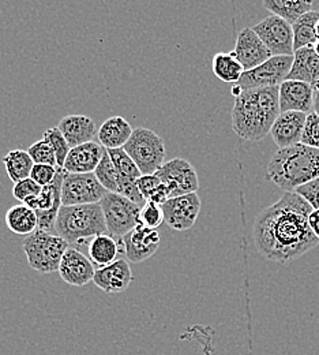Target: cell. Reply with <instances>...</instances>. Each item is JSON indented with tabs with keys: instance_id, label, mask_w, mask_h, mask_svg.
<instances>
[{
	"instance_id": "4fadbf2b",
	"label": "cell",
	"mask_w": 319,
	"mask_h": 355,
	"mask_svg": "<svg viewBox=\"0 0 319 355\" xmlns=\"http://www.w3.org/2000/svg\"><path fill=\"white\" fill-rule=\"evenodd\" d=\"M201 207L202 202L198 193L174 197L161 205L164 222L175 231H187L197 222Z\"/></svg>"
},
{
	"instance_id": "30bf717a",
	"label": "cell",
	"mask_w": 319,
	"mask_h": 355,
	"mask_svg": "<svg viewBox=\"0 0 319 355\" xmlns=\"http://www.w3.org/2000/svg\"><path fill=\"white\" fill-rule=\"evenodd\" d=\"M108 191L98 182L94 173L91 174H66L62 183V204L85 205L97 204Z\"/></svg>"
},
{
	"instance_id": "f6af8a7d",
	"label": "cell",
	"mask_w": 319,
	"mask_h": 355,
	"mask_svg": "<svg viewBox=\"0 0 319 355\" xmlns=\"http://www.w3.org/2000/svg\"><path fill=\"white\" fill-rule=\"evenodd\" d=\"M314 90H318V92H319V83H318V85H317V87H316V89H314Z\"/></svg>"
},
{
	"instance_id": "b9f144b4",
	"label": "cell",
	"mask_w": 319,
	"mask_h": 355,
	"mask_svg": "<svg viewBox=\"0 0 319 355\" xmlns=\"http://www.w3.org/2000/svg\"><path fill=\"white\" fill-rule=\"evenodd\" d=\"M313 10L319 11V0H314V8H313Z\"/></svg>"
},
{
	"instance_id": "836d02e7",
	"label": "cell",
	"mask_w": 319,
	"mask_h": 355,
	"mask_svg": "<svg viewBox=\"0 0 319 355\" xmlns=\"http://www.w3.org/2000/svg\"><path fill=\"white\" fill-rule=\"evenodd\" d=\"M139 222L149 228L157 230L164 222V214H163L161 205L153 201H146L140 208Z\"/></svg>"
},
{
	"instance_id": "4316f807",
	"label": "cell",
	"mask_w": 319,
	"mask_h": 355,
	"mask_svg": "<svg viewBox=\"0 0 319 355\" xmlns=\"http://www.w3.org/2000/svg\"><path fill=\"white\" fill-rule=\"evenodd\" d=\"M319 21V11H309L303 14L295 24H292L293 31V51L313 46L318 42L316 26Z\"/></svg>"
},
{
	"instance_id": "ffe728a7",
	"label": "cell",
	"mask_w": 319,
	"mask_h": 355,
	"mask_svg": "<svg viewBox=\"0 0 319 355\" xmlns=\"http://www.w3.org/2000/svg\"><path fill=\"white\" fill-rule=\"evenodd\" d=\"M105 148L98 142H86L70 149L64 162V170L69 174H91L100 164Z\"/></svg>"
},
{
	"instance_id": "52a82bcc",
	"label": "cell",
	"mask_w": 319,
	"mask_h": 355,
	"mask_svg": "<svg viewBox=\"0 0 319 355\" xmlns=\"http://www.w3.org/2000/svg\"><path fill=\"white\" fill-rule=\"evenodd\" d=\"M100 205L104 214L108 234L118 239H122L138 224H140L139 215L142 207L118 193L108 191L100 201Z\"/></svg>"
},
{
	"instance_id": "1f68e13d",
	"label": "cell",
	"mask_w": 319,
	"mask_h": 355,
	"mask_svg": "<svg viewBox=\"0 0 319 355\" xmlns=\"http://www.w3.org/2000/svg\"><path fill=\"white\" fill-rule=\"evenodd\" d=\"M43 138L52 146V149H53V152L56 155L57 167L63 168L64 167V162L67 159V155H69V152L71 149L70 144L67 142V139L64 138V135L59 130L57 126L46 129Z\"/></svg>"
},
{
	"instance_id": "83f0119b",
	"label": "cell",
	"mask_w": 319,
	"mask_h": 355,
	"mask_svg": "<svg viewBox=\"0 0 319 355\" xmlns=\"http://www.w3.org/2000/svg\"><path fill=\"white\" fill-rule=\"evenodd\" d=\"M212 69H213L215 76L220 81L227 83V84H236L244 73V67L237 60L233 51L216 53L213 58Z\"/></svg>"
},
{
	"instance_id": "f546056e",
	"label": "cell",
	"mask_w": 319,
	"mask_h": 355,
	"mask_svg": "<svg viewBox=\"0 0 319 355\" xmlns=\"http://www.w3.org/2000/svg\"><path fill=\"white\" fill-rule=\"evenodd\" d=\"M94 175L97 177L98 182L104 186V189L107 191L119 193L122 175L118 173L116 167L113 166L107 149H105V153H104L100 164L97 166V168L94 171Z\"/></svg>"
},
{
	"instance_id": "277c9868",
	"label": "cell",
	"mask_w": 319,
	"mask_h": 355,
	"mask_svg": "<svg viewBox=\"0 0 319 355\" xmlns=\"http://www.w3.org/2000/svg\"><path fill=\"white\" fill-rule=\"evenodd\" d=\"M55 231L70 246H88L97 235L108 232L100 202L62 207L55 224Z\"/></svg>"
},
{
	"instance_id": "60d3db41",
	"label": "cell",
	"mask_w": 319,
	"mask_h": 355,
	"mask_svg": "<svg viewBox=\"0 0 319 355\" xmlns=\"http://www.w3.org/2000/svg\"><path fill=\"white\" fill-rule=\"evenodd\" d=\"M314 112L319 116V92H314Z\"/></svg>"
},
{
	"instance_id": "7c38bea8",
	"label": "cell",
	"mask_w": 319,
	"mask_h": 355,
	"mask_svg": "<svg viewBox=\"0 0 319 355\" xmlns=\"http://www.w3.org/2000/svg\"><path fill=\"white\" fill-rule=\"evenodd\" d=\"M253 29L269 48L273 56L295 53L292 25L285 19L277 15H271L257 24Z\"/></svg>"
},
{
	"instance_id": "cb8c5ba5",
	"label": "cell",
	"mask_w": 319,
	"mask_h": 355,
	"mask_svg": "<svg viewBox=\"0 0 319 355\" xmlns=\"http://www.w3.org/2000/svg\"><path fill=\"white\" fill-rule=\"evenodd\" d=\"M131 125L123 116L108 118L98 129L97 138L105 149L123 148L133 134Z\"/></svg>"
},
{
	"instance_id": "8fae6325",
	"label": "cell",
	"mask_w": 319,
	"mask_h": 355,
	"mask_svg": "<svg viewBox=\"0 0 319 355\" xmlns=\"http://www.w3.org/2000/svg\"><path fill=\"white\" fill-rule=\"evenodd\" d=\"M156 175L160 178L163 184L167 186L171 193V198L188 193H197L199 189V178L194 166L182 157L165 162Z\"/></svg>"
},
{
	"instance_id": "e575fe53",
	"label": "cell",
	"mask_w": 319,
	"mask_h": 355,
	"mask_svg": "<svg viewBox=\"0 0 319 355\" xmlns=\"http://www.w3.org/2000/svg\"><path fill=\"white\" fill-rule=\"evenodd\" d=\"M42 190H43V186H40L32 178H26V179H22V180L14 183L12 196H14L15 200H18L21 202H25L29 198L37 197L42 193Z\"/></svg>"
},
{
	"instance_id": "6da1fadb",
	"label": "cell",
	"mask_w": 319,
	"mask_h": 355,
	"mask_svg": "<svg viewBox=\"0 0 319 355\" xmlns=\"http://www.w3.org/2000/svg\"><path fill=\"white\" fill-rule=\"evenodd\" d=\"M313 211L298 193H284L254 222L253 238L259 254L274 263L288 264L313 250L319 243L309 224Z\"/></svg>"
},
{
	"instance_id": "ba28073f",
	"label": "cell",
	"mask_w": 319,
	"mask_h": 355,
	"mask_svg": "<svg viewBox=\"0 0 319 355\" xmlns=\"http://www.w3.org/2000/svg\"><path fill=\"white\" fill-rule=\"evenodd\" d=\"M293 55H277L264 62L262 64L244 71L236 85L241 90L264 88V87H280L292 69Z\"/></svg>"
},
{
	"instance_id": "d6986e66",
	"label": "cell",
	"mask_w": 319,
	"mask_h": 355,
	"mask_svg": "<svg viewBox=\"0 0 319 355\" xmlns=\"http://www.w3.org/2000/svg\"><path fill=\"white\" fill-rule=\"evenodd\" d=\"M307 115L299 111L281 112L271 130L274 144L281 148H288L300 142L306 126Z\"/></svg>"
},
{
	"instance_id": "8d00e7d4",
	"label": "cell",
	"mask_w": 319,
	"mask_h": 355,
	"mask_svg": "<svg viewBox=\"0 0 319 355\" xmlns=\"http://www.w3.org/2000/svg\"><path fill=\"white\" fill-rule=\"evenodd\" d=\"M57 170H59V167H56V166L35 164V167L32 170V174H30V178L33 180H36L40 186L46 187V186L51 184L55 180L56 174H57Z\"/></svg>"
},
{
	"instance_id": "5bb4252c",
	"label": "cell",
	"mask_w": 319,
	"mask_h": 355,
	"mask_svg": "<svg viewBox=\"0 0 319 355\" xmlns=\"http://www.w3.org/2000/svg\"><path fill=\"white\" fill-rule=\"evenodd\" d=\"M122 241L127 260L134 264L154 256L161 243L158 231L143 224H138L134 230L122 238Z\"/></svg>"
},
{
	"instance_id": "8992f818",
	"label": "cell",
	"mask_w": 319,
	"mask_h": 355,
	"mask_svg": "<svg viewBox=\"0 0 319 355\" xmlns=\"http://www.w3.org/2000/svg\"><path fill=\"white\" fill-rule=\"evenodd\" d=\"M123 148L136 162L142 175L156 174L165 163L167 150L164 139L150 129H136Z\"/></svg>"
},
{
	"instance_id": "9c48e42d",
	"label": "cell",
	"mask_w": 319,
	"mask_h": 355,
	"mask_svg": "<svg viewBox=\"0 0 319 355\" xmlns=\"http://www.w3.org/2000/svg\"><path fill=\"white\" fill-rule=\"evenodd\" d=\"M67 171L64 168H59L55 180L43 187L42 193L37 197L29 198L24 204L32 208L37 214L39 219V230L51 232L55 230L56 219L59 215L62 204V183L66 177Z\"/></svg>"
},
{
	"instance_id": "603a6c76",
	"label": "cell",
	"mask_w": 319,
	"mask_h": 355,
	"mask_svg": "<svg viewBox=\"0 0 319 355\" xmlns=\"http://www.w3.org/2000/svg\"><path fill=\"white\" fill-rule=\"evenodd\" d=\"M57 128L71 148L91 142L98 133L94 121L86 115H67L59 122Z\"/></svg>"
},
{
	"instance_id": "3957f363",
	"label": "cell",
	"mask_w": 319,
	"mask_h": 355,
	"mask_svg": "<svg viewBox=\"0 0 319 355\" xmlns=\"http://www.w3.org/2000/svg\"><path fill=\"white\" fill-rule=\"evenodd\" d=\"M319 178V149L302 142L278 149L268 164L266 179L285 193Z\"/></svg>"
},
{
	"instance_id": "ac0fdd59",
	"label": "cell",
	"mask_w": 319,
	"mask_h": 355,
	"mask_svg": "<svg viewBox=\"0 0 319 355\" xmlns=\"http://www.w3.org/2000/svg\"><path fill=\"white\" fill-rule=\"evenodd\" d=\"M133 282V272L126 259H119L109 266L97 268L93 283L108 294H119L129 288Z\"/></svg>"
},
{
	"instance_id": "e0dca14e",
	"label": "cell",
	"mask_w": 319,
	"mask_h": 355,
	"mask_svg": "<svg viewBox=\"0 0 319 355\" xmlns=\"http://www.w3.org/2000/svg\"><path fill=\"white\" fill-rule=\"evenodd\" d=\"M314 88L306 83L286 80L280 85L278 98L281 112L299 111L310 114L314 111Z\"/></svg>"
},
{
	"instance_id": "ee69618b",
	"label": "cell",
	"mask_w": 319,
	"mask_h": 355,
	"mask_svg": "<svg viewBox=\"0 0 319 355\" xmlns=\"http://www.w3.org/2000/svg\"><path fill=\"white\" fill-rule=\"evenodd\" d=\"M316 31H317V36H318V39H319V21H318V24H317V26H316Z\"/></svg>"
},
{
	"instance_id": "d6a6232c",
	"label": "cell",
	"mask_w": 319,
	"mask_h": 355,
	"mask_svg": "<svg viewBox=\"0 0 319 355\" xmlns=\"http://www.w3.org/2000/svg\"><path fill=\"white\" fill-rule=\"evenodd\" d=\"M28 152H29L30 157L33 159L35 164H49V166L57 167L56 155H55L52 146L46 142L44 138L35 142L33 145H30Z\"/></svg>"
},
{
	"instance_id": "44dd1931",
	"label": "cell",
	"mask_w": 319,
	"mask_h": 355,
	"mask_svg": "<svg viewBox=\"0 0 319 355\" xmlns=\"http://www.w3.org/2000/svg\"><path fill=\"white\" fill-rule=\"evenodd\" d=\"M88 257L97 268L109 266L119 260L122 252L125 253L123 241L112 236L111 234L105 232L97 235L91 239L86 246Z\"/></svg>"
},
{
	"instance_id": "7a4b0ae2",
	"label": "cell",
	"mask_w": 319,
	"mask_h": 355,
	"mask_svg": "<svg viewBox=\"0 0 319 355\" xmlns=\"http://www.w3.org/2000/svg\"><path fill=\"white\" fill-rule=\"evenodd\" d=\"M280 87L247 89L235 97L232 108V129L240 138L261 141L273 128L281 114Z\"/></svg>"
},
{
	"instance_id": "7bdbcfd3",
	"label": "cell",
	"mask_w": 319,
	"mask_h": 355,
	"mask_svg": "<svg viewBox=\"0 0 319 355\" xmlns=\"http://www.w3.org/2000/svg\"><path fill=\"white\" fill-rule=\"evenodd\" d=\"M314 51L317 52V55H318L319 56V39L318 42H317V43H316V45H314Z\"/></svg>"
},
{
	"instance_id": "d590c367",
	"label": "cell",
	"mask_w": 319,
	"mask_h": 355,
	"mask_svg": "<svg viewBox=\"0 0 319 355\" xmlns=\"http://www.w3.org/2000/svg\"><path fill=\"white\" fill-rule=\"evenodd\" d=\"M300 142L307 146L319 149V116L314 111L307 115Z\"/></svg>"
},
{
	"instance_id": "f1b7e54d",
	"label": "cell",
	"mask_w": 319,
	"mask_h": 355,
	"mask_svg": "<svg viewBox=\"0 0 319 355\" xmlns=\"http://www.w3.org/2000/svg\"><path fill=\"white\" fill-rule=\"evenodd\" d=\"M3 164L6 167L7 175L14 183H17L22 179L30 178L32 170L35 167V162L30 157L29 152L22 150V149L10 150L3 157Z\"/></svg>"
},
{
	"instance_id": "7402d4cb",
	"label": "cell",
	"mask_w": 319,
	"mask_h": 355,
	"mask_svg": "<svg viewBox=\"0 0 319 355\" xmlns=\"http://www.w3.org/2000/svg\"><path fill=\"white\" fill-rule=\"evenodd\" d=\"M286 80L302 81L313 88L319 83V56L313 46H306L295 51L293 64Z\"/></svg>"
},
{
	"instance_id": "d4e9b609",
	"label": "cell",
	"mask_w": 319,
	"mask_h": 355,
	"mask_svg": "<svg viewBox=\"0 0 319 355\" xmlns=\"http://www.w3.org/2000/svg\"><path fill=\"white\" fill-rule=\"evenodd\" d=\"M7 228L17 235H30L39 230L37 214L25 204L11 207L6 214Z\"/></svg>"
},
{
	"instance_id": "484cf974",
	"label": "cell",
	"mask_w": 319,
	"mask_h": 355,
	"mask_svg": "<svg viewBox=\"0 0 319 355\" xmlns=\"http://www.w3.org/2000/svg\"><path fill=\"white\" fill-rule=\"evenodd\" d=\"M264 7L292 25L303 14L313 11L314 0H264Z\"/></svg>"
},
{
	"instance_id": "ab89813d",
	"label": "cell",
	"mask_w": 319,
	"mask_h": 355,
	"mask_svg": "<svg viewBox=\"0 0 319 355\" xmlns=\"http://www.w3.org/2000/svg\"><path fill=\"white\" fill-rule=\"evenodd\" d=\"M309 224L311 227V231L314 232V235L318 238L319 241V211L314 209L310 216H309Z\"/></svg>"
},
{
	"instance_id": "4dcf8cb0",
	"label": "cell",
	"mask_w": 319,
	"mask_h": 355,
	"mask_svg": "<svg viewBox=\"0 0 319 355\" xmlns=\"http://www.w3.org/2000/svg\"><path fill=\"white\" fill-rule=\"evenodd\" d=\"M108 155L116 167L118 173L123 178L129 179H136L142 175L140 170L138 168L136 162L130 157V155L125 150V148H118V149H107Z\"/></svg>"
},
{
	"instance_id": "f35d334b",
	"label": "cell",
	"mask_w": 319,
	"mask_h": 355,
	"mask_svg": "<svg viewBox=\"0 0 319 355\" xmlns=\"http://www.w3.org/2000/svg\"><path fill=\"white\" fill-rule=\"evenodd\" d=\"M161 184L160 178L156 174H149V175H140L137 179V186L142 194V197L145 198V201H147L150 198V196L154 193V190Z\"/></svg>"
},
{
	"instance_id": "2e32d148",
	"label": "cell",
	"mask_w": 319,
	"mask_h": 355,
	"mask_svg": "<svg viewBox=\"0 0 319 355\" xmlns=\"http://www.w3.org/2000/svg\"><path fill=\"white\" fill-rule=\"evenodd\" d=\"M57 272L67 284L84 287L93 282L95 266L80 249L69 248L62 259Z\"/></svg>"
},
{
	"instance_id": "9a60e30c",
	"label": "cell",
	"mask_w": 319,
	"mask_h": 355,
	"mask_svg": "<svg viewBox=\"0 0 319 355\" xmlns=\"http://www.w3.org/2000/svg\"><path fill=\"white\" fill-rule=\"evenodd\" d=\"M233 53L244 67V71L255 69L273 56L253 28H244L237 35Z\"/></svg>"
},
{
	"instance_id": "74e56055",
	"label": "cell",
	"mask_w": 319,
	"mask_h": 355,
	"mask_svg": "<svg viewBox=\"0 0 319 355\" xmlns=\"http://www.w3.org/2000/svg\"><path fill=\"white\" fill-rule=\"evenodd\" d=\"M295 193L302 196L313 207V209L319 211V178L298 187Z\"/></svg>"
},
{
	"instance_id": "5b68a950",
	"label": "cell",
	"mask_w": 319,
	"mask_h": 355,
	"mask_svg": "<svg viewBox=\"0 0 319 355\" xmlns=\"http://www.w3.org/2000/svg\"><path fill=\"white\" fill-rule=\"evenodd\" d=\"M70 245L60 235L37 230L28 235L22 243L29 266L40 273L59 270L62 259Z\"/></svg>"
}]
</instances>
